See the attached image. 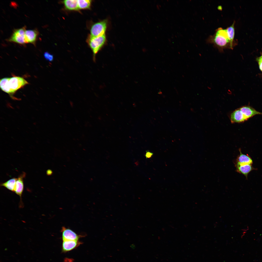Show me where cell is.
Listing matches in <instances>:
<instances>
[{"label": "cell", "mask_w": 262, "mask_h": 262, "mask_svg": "<svg viewBox=\"0 0 262 262\" xmlns=\"http://www.w3.org/2000/svg\"><path fill=\"white\" fill-rule=\"evenodd\" d=\"M239 108L247 120L255 115H262V113L249 106H244Z\"/></svg>", "instance_id": "8"}, {"label": "cell", "mask_w": 262, "mask_h": 262, "mask_svg": "<svg viewBox=\"0 0 262 262\" xmlns=\"http://www.w3.org/2000/svg\"><path fill=\"white\" fill-rule=\"evenodd\" d=\"M45 58L47 60L50 62L52 61L53 59V56L48 52H45L43 54Z\"/></svg>", "instance_id": "19"}, {"label": "cell", "mask_w": 262, "mask_h": 262, "mask_svg": "<svg viewBox=\"0 0 262 262\" xmlns=\"http://www.w3.org/2000/svg\"><path fill=\"white\" fill-rule=\"evenodd\" d=\"M63 3L66 9L69 10H78L79 8L77 0H66Z\"/></svg>", "instance_id": "14"}, {"label": "cell", "mask_w": 262, "mask_h": 262, "mask_svg": "<svg viewBox=\"0 0 262 262\" xmlns=\"http://www.w3.org/2000/svg\"><path fill=\"white\" fill-rule=\"evenodd\" d=\"M25 176V173L23 172L17 178L14 190L15 192L21 198L24 189L23 178Z\"/></svg>", "instance_id": "7"}, {"label": "cell", "mask_w": 262, "mask_h": 262, "mask_svg": "<svg viewBox=\"0 0 262 262\" xmlns=\"http://www.w3.org/2000/svg\"><path fill=\"white\" fill-rule=\"evenodd\" d=\"M106 41L105 34L102 35L93 37L89 35L87 40V42L93 53V60L95 61L96 54L104 45Z\"/></svg>", "instance_id": "2"}, {"label": "cell", "mask_w": 262, "mask_h": 262, "mask_svg": "<svg viewBox=\"0 0 262 262\" xmlns=\"http://www.w3.org/2000/svg\"><path fill=\"white\" fill-rule=\"evenodd\" d=\"M9 78L6 77L1 79L0 87L2 91L10 95H12L11 92L8 85Z\"/></svg>", "instance_id": "16"}, {"label": "cell", "mask_w": 262, "mask_h": 262, "mask_svg": "<svg viewBox=\"0 0 262 262\" xmlns=\"http://www.w3.org/2000/svg\"><path fill=\"white\" fill-rule=\"evenodd\" d=\"M235 21H234L232 24L226 29L231 44L234 47L236 45V42L234 40L235 34L234 25Z\"/></svg>", "instance_id": "15"}, {"label": "cell", "mask_w": 262, "mask_h": 262, "mask_svg": "<svg viewBox=\"0 0 262 262\" xmlns=\"http://www.w3.org/2000/svg\"><path fill=\"white\" fill-rule=\"evenodd\" d=\"M26 30L25 27L15 30L8 41L21 44L27 43L25 36Z\"/></svg>", "instance_id": "5"}, {"label": "cell", "mask_w": 262, "mask_h": 262, "mask_svg": "<svg viewBox=\"0 0 262 262\" xmlns=\"http://www.w3.org/2000/svg\"><path fill=\"white\" fill-rule=\"evenodd\" d=\"M81 242L78 241H63L62 245V251L65 252L71 251L76 248L81 244Z\"/></svg>", "instance_id": "12"}, {"label": "cell", "mask_w": 262, "mask_h": 262, "mask_svg": "<svg viewBox=\"0 0 262 262\" xmlns=\"http://www.w3.org/2000/svg\"><path fill=\"white\" fill-rule=\"evenodd\" d=\"M38 34L39 32L37 29L26 30L25 36L27 43L35 45Z\"/></svg>", "instance_id": "11"}, {"label": "cell", "mask_w": 262, "mask_h": 262, "mask_svg": "<svg viewBox=\"0 0 262 262\" xmlns=\"http://www.w3.org/2000/svg\"><path fill=\"white\" fill-rule=\"evenodd\" d=\"M28 84L24 78L18 76L9 78L8 85L12 94L17 90Z\"/></svg>", "instance_id": "4"}, {"label": "cell", "mask_w": 262, "mask_h": 262, "mask_svg": "<svg viewBox=\"0 0 262 262\" xmlns=\"http://www.w3.org/2000/svg\"><path fill=\"white\" fill-rule=\"evenodd\" d=\"M78 7L79 9H89L90 7L91 0H77Z\"/></svg>", "instance_id": "18"}, {"label": "cell", "mask_w": 262, "mask_h": 262, "mask_svg": "<svg viewBox=\"0 0 262 262\" xmlns=\"http://www.w3.org/2000/svg\"><path fill=\"white\" fill-rule=\"evenodd\" d=\"M239 151L240 154L237 157L236 163L241 164L252 165L253 161L250 157L248 155L242 153L240 149Z\"/></svg>", "instance_id": "13"}, {"label": "cell", "mask_w": 262, "mask_h": 262, "mask_svg": "<svg viewBox=\"0 0 262 262\" xmlns=\"http://www.w3.org/2000/svg\"><path fill=\"white\" fill-rule=\"evenodd\" d=\"M146 153V157L147 158L149 157L151 155H152L151 153L149 152H147Z\"/></svg>", "instance_id": "21"}, {"label": "cell", "mask_w": 262, "mask_h": 262, "mask_svg": "<svg viewBox=\"0 0 262 262\" xmlns=\"http://www.w3.org/2000/svg\"><path fill=\"white\" fill-rule=\"evenodd\" d=\"M256 60L258 63L259 68L262 72V55L257 58Z\"/></svg>", "instance_id": "20"}, {"label": "cell", "mask_w": 262, "mask_h": 262, "mask_svg": "<svg viewBox=\"0 0 262 262\" xmlns=\"http://www.w3.org/2000/svg\"><path fill=\"white\" fill-rule=\"evenodd\" d=\"M208 43L213 44L220 52H223L224 49H233V47L231 44L226 29L220 27L217 29L214 34L210 36L207 40Z\"/></svg>", "instance_id": "1"}, {"label": "cell", "mask_w": 262, "mask_h": 262, "mask_svg": "<svg viewBox=\"0 0 262 262\" xmlns=\"http://www.w3.org/2000/svg\"><path fill=\"white\" fill-rule=\"evenodd\" d=\"M235 166L237 171L242 174L247 178V175L251 171L256 169L254 168L251 164H241L235 163Z\"/></svg>", "instance_id": "10"}, {"label": "cell", "mask_w": 262, "mask_h": 262, "mask_svg": "<svg viewBox=\"0 0 262 262\" xmlns=\"http://www.w3.org/2000/svg\"><path fill=\"white\" fill-rule=\"evenodd\" d=\"M17 179L15 178H11L5 182L1 183L0 184V186L4 187L9 190L14 192Z\"/></svg>", "instance_id": "17"}, {"label": "cell", "mask_w": 262, "mask_h": 262, "mask_svg": "<svg viewBox=\"0 0 262 262\" xmlns=\"http://www.w3.org/2000/svg\"><path fill=\"white\" fill-rule=\"evenodd\" d=\"M230 120L231 123H234L243 122L247 120L239 108L236 110L231 113Z\"/></svg>", "instance_id": "9"}, {"label": "cell", "mask_w": 262, "mask_h": 262, "mask_svg": "<svg viewBox=\"0 0 262 262\" xmlns=\"http://www.w3.org/2000/svg\"><path fill=\"white\" fill-rule=\"evenodd\" d=\"M62 233V238L63 241H78L80 236L72 230L62 227L61 230Z\"/></svg>", "instance_id": "6"}, {"label": "cell", "mask_w": 262, "mask_h": 262, "mask_svg": "<svg viewBox=\"0 0 262 262\" xmlns=\"http://www.w3.org/2000/svg\"><path fill=\"white\" fill-rule=\"evenodd\" d=\"M107 24V19H104L93 24L90 29V35L93 37H97L105 34Z\"/></svg>", "instance_id": "3"}]
</instances>
